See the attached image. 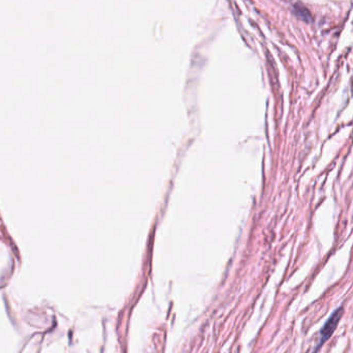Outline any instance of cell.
Here are the masks:
<instances>
[{"instance_id":"cell-1","label":"cell","mask_w":353,"mask_h":353,"mask_svg":"<svg viewBox=\"0 0 353 353\" xmlns=\"http://www.w3.org/2000/svg\"><path fill=\"white\" fill-rule=\"evenodd\" d=\"M343 316V308H339L337 309L332 315H331V317L329 318V320H327L325 322V324L323 325V327L321 329V332H320V337H319V341L317 343V346H316V349L314 350L313 353H316L321 347L322 345L329 340L333 334L335 333L336 329H337V326L340 322V320H341Z\"/></svg>"}]
</instances>
